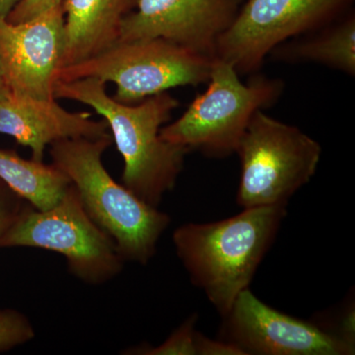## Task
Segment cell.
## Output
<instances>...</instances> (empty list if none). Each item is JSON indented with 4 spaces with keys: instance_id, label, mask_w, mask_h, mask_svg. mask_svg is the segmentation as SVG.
I'll use <instances>...</instances> for the list:
<instances>
[{
    "instance_id": "6da1fadb",
    "label": "cell",
    "mask_w": 355,
    "mask_h": 355,
    "mask_svg": "<svg viewBox=\"0 0 355 355\" xmlns=\"http://www.w3.org/2000/svg\"><path fill=\"white\" fill-rule=\"evenodd\" d=\"M53 97L83 103L104 118L125 162L123 186L157 207L176 184L184 156L191 151L160 137L162 125L171 119L179 101L167 91L137 104H123L108 95L106 83L96 78L58 81Z\"/></svg>"
},
{
    "instance_id": "7a4b0ae2",
    "label": "cell",
    "mask_w": 355,
    "mask_h": 355,
    "mask_svg": "<svg viewBox=\"0 0 355 355\" xmlns=\"http://www.w3.org/2000/svg\"><path fill=\"white\" fill-rule=\"evenodd\" d=\"M286 216V205L252 207L224 220L175 230L178 257L222 316L249 288Z\"/></svg>"
},
{
    "instance_id": "3957f363",
    "label": "cell",
    "mask_w": 355,
    "mask_h": 355,
    "mask_svg": "<svg viewBox=\"0 0 355 355\" xmlns=\"http://www.w3.org/2000/svg\"><path fill=\"white\" fill-rule=\"evenodd\" d=\"M113 137L65 139L51 144V161L76 187L89 217L113 239L121 258L146 265L170 216L116 183L102 162Z\"/></svg>"
},
{
    "instance_id": "277c9868",
    "label": "cell",
    "mask_w": 355,
    "mask_h": 355,
    "mask_svg": "<svg viewBox=\"0 0 355 355\" xmlns=\"http://www.w3.org/2000/svg\"><path fill=\"white\" fill-rule=\"evenodd\" d=\"M207 83V90L197 95L177 121L161 128L160 137L214 157L235 153L254 114L273 106L284 89L280 79L257 73L249 83H242L234 67L219 58H214Z\"/></svg>"
},
{
    "instance_id": "5b68a950",
    "label": "cell",
    "mask_w": 355,
    "mask_h": 355,
    "mask_svg": "<svg viewBox=\"0 0 355 355\" xmlns=\"http://www.w3.org/2000/svg\"><path fill=\"white\" fill-rule=\"evenodd\" d=\"M214 58L164 39L118 41L78 64L58 70V81L96 78L116 85L114 99L132 105L179 86L209 81Z\"/></svg>"
},
{
    "instance_id": "8992f818",
    "label": "cell",
    "mask_w": 355,
    "mask_h": 355,
    "mask_svg": "<svg viewBox=\"0 0 355 355\" xmlns=\"http://www.w3.org/2000/svg\"><path fill=\"white\" fill-rule=\"evenodd\" d=\"M235 153L241 164L237 202L245 209L287 205L314 176L322 147L297 127L259 110Z\"/></svg>"
},
{
    "instance_id": "52a82bcc",
    "label": "cell",
    "mask_w": 355,
    "mask_h": 355,
    "mask_svg": "<svg viewBox=\"0 0 355 355\" xmlns=\"http://www.w3.org/2000/svg\"><path fill=\"white\" fill-rule=\"evenodd\" d=\"M6 247L57 252L70 272L89 284L113 279L125 261L113 239L89 217L73 184L53 209H20L0 238V248Z\"/></svg>"
},
{
    "instance_id": "ba28073f",
    "label": "cell",
    "mask_w": 355,
    "mask_h": 355,
    "mask_svg": "<svg viewBox=\"0 0 355 355\" xmlns=\"http://www.w3.org/2000/svg\"><path fill=\"white\" fill-rule=\"evenodd\" d=\"M354 0H246L219 37L214 58L240 76L258 73L279 44L316 31L352 9Z\"/></svg>"
},
{
    "instance_id": "9c48e42d",
    "label": "cell",
    "mask_w": 355,
    "mask_h": 355,
    "mask_svg": "<svg viewBox=\"0 0 355 355\" xmlns=\"http://www.w3.org/2000/svg\"><path fill=\"white\" fill-rule=\"evenodd\" d=\"M225 318L226 342L248 354L350 355V338L322 330L261 302L249 288L236 298Z\"/></svg>"
},
{
    "instance_id": "30bf717a",
    "label": "cell",
    "mask_w": 355,
    "mask_h": 355,
    "mask_svg": "<svg viewBox=\"0 0 355 355\" xmlns=\"http://www.w3.org/2000/svg\"><path fill=\"white\" fill-rule=\"evenodd\" d=\"M64 22L62 3L20 24L0 19V58L11 94L55 99L64 53Z\"/></svg>"
},
{
    "instance_id": "8fae6325",
    "label": "cell",
    "mask_w": 355,
    "mask_h": 355,
    "mask_svg": "<svg viewBox=\"0 0 355 355\" xmlns=\"http://www.w3.org/2000/svg\"><path fill=\"white\" fill-rule=\"evenodd\" d=\"M242 2L139 0L121 23L119 41L161 38L214 58L217 41L232 24Z\"/></svg>"
},
{
    "instance_id": "7c38bea8",
    "label": "cell",
    "mask_w": 355,
    "mask_h": 355,
    "mask_svg": "<svg viewBox=\"0 0 355 355\" xmlns=\"http://www.w3.org/2000/svg\"><path fill=\"white\" fill-rule=\"evenodd\" d=\"M107 121L92 120L88 112L71 113L57 99H35L10 94L0 100V133L29 147L32 159L43 162L46 146L65 139L109 137Z\"/></svg>"
},
{
    "instance_id": "4fadbf2b",
    "label": "cell",
    "mask_w": 355,
    "mask_h": 355,
    "mask_svg": "<svg viewBox=\"0 0 355 355\" xmlns=\"http://www.w3.org/2000/svg\"><path fill=\"white\" fill-rule=\"evenodd\" d=\"M137 3L139 0H64L62 69L94 57L116 44L121 23Z\"/></svg>"
},
{
    "instance_id": "5bb4252c",
    "label": "cell",
    "mask_w": 355,
    "mask_h": 355,
    "mask_svg": "<svg viewBox=\"0 0 355 355\" xmlns=\"http://www.w3.org/2000/svg\"><path fill=\"white\" fill-rule=\"evenodd\" d=\"M268 57L289 64L314 62L354 76V9L316 31L279 44Z\"/></svg>"
},
{
    "instance_id": "9a60e30c",
    "label": "cell",
    "mask_w": 355,
    "mask_h": 355,
    "mask_svg": "<svg viewBox=\"0 0 355 355\" xmlns=\"http://www.w3.org/2000/svg\"><path fill=\"white\" fill-rule=\"evenodd\" d=\"M0 180L35 209H53L64 197L71 182L55 165L26 160L0 149Z\"/></svg>"
},
{
    "instance_id": "2e32d148",
    "label": "cell",
    "mask_w": 355,
    "mask_h": 355,
    "mask_svg": "<svg viewBox=\"0 0 355 355\" xmlns=\"http://www.w3.org/2000/svg\"><path fill=\"white\" fill-rule=\"evenodd\" d=\"M197 317L187 320L180 328L172 334L166 342L156 347L137 349L130 354L146 355H198L197 331L195 324Z\"/></svg>"
},
{
    "instance_id": "e0dca14e",
    "label": "cell",
    "mask_w": 355,
    "mask_h": 355,
    "mask_svg": "<svg viewBox=\"0 0 355 355\" xmlns=\"http://www.w3.org/2000/svg\"><path fill=\"white\" fill-rule=\"evenodd\" d=\"M35 338L29 320L14 310H0V352L24 345Z\"/></svg>"
},
{
    "instance_id": "ac0fdd59",
    "label": "cell",
    "mask_w": 355,
    "mask_h": 355,
    "mask_svg": "<svg viewBox=\"0 0 355 355\" xmlns=\"http://www.w3.org/2000/svg\"><path fill=\"white\" fill-rule=\"evenodd\" d=\"M64 0H22L7 17V22L20 24L38 17L53 7L60 6Z\"/></svg>"
},
{
    "instance_id": "d6986e66",
    "label": "cell",
    "mask_w": 355,
    "mask_h": 355,
    "mask_svg": "<svg viewBox=\"0 0 355 355\" xmlns=\"http://www.w3.org/2000/svg\"><path fill=\"white\" fill-rule=\"evenodd\" d=\"M197 354L198 355H246L234 343L225 340H214L197 333Z\"/></svg>"
},
{
    "instance_id": "ffe728a7",
    "label": "cell",
    "mask_w": 355,
    "mask_h": 355,
    "mask_svg": "<svg viewBox=\"0 0 355 355\" xmlns=\"http://www.w3.org/2000/svg\"><path fill=\"white\" fill-rule=\"evenodd\" d=\"M17 198L19 197L13 198L12 195L0 188V219L16 216L20 211L19 202L15 200Z\"/></svg>"
},
{
    "instance_id": "44dd1931",
    "label": "cell",
    "mask_w": 355,
    "mask_h": 355,
    "mask_svg": "<svg viewBox=\"0 0 355 355\" xmlns=\"http://www.w3.org/2000/svg\"><path fill=\"white\" fill-rule=\"evenodd\" d=\"M22 0H0V19H7L11 11L15 8Z\"/></svg>"
},
{
    "instance_id": "7402d4cb",
    "label": "cell",
    "mask_w": 355,
    "mask_h": 355,
    "mask_svg": "<svg viewBox=\"0 0 355 355\" xmlns=\"http://www.w3.org/2000/svg\"><path fill=\"white\" fill-rule=\"evenodd\" d=\"M11 94L8 83L4 71L3 64H2L1 58H0V100L6 99Z\"/></svg>"
},
{
    "instance_id": "603a6c76",
    "label": "cell",
    "mask_w": 355,
    "mask_h": 355,
    "mask_svg": "<svg viewBox=\"0 0 355 355\" xmlns=\"http://www.w3.org/2000/svg\"><path fill=\"white\" fill-rule=\"evenodd\" d=\"M15 216H16L0 219V238H1L2 234L6 232L7 227L10 225L11 222L13 221L14 217Z\"/></svg>"
}]
</instances>
